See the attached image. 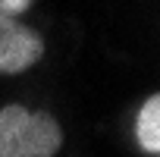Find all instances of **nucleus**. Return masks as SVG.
Wrapping results in <instances>:
<instances>
[{
	"label": "nucleus",
	"mask_w": 160,
	"mask_h": 157,
	"mask_svg": "<svg viewBox=\"0 0 160 157\" xmlns=\"http://www.w3.org/2000/svg\"><path fill=\"white\" fill-rule=\"evenodd\" d=\"M63 148V126L50 110L25 104L0 107V157H57Z\"/></svg>",
	"instance_id": "1"
},
{
	"label": "nucleus",
	"mask_w": 160,
	"mask_h": 157,
	"mask_svg": "<svg viewBox=\"0 0 160 157\" xmlns=\"http://www.w3.org/2000/svg\"><path fill=\"white\" fill-rule=\"evenodd\" d=\"M44 57V35L19 19L0 16V75H19Z\"/></svg>",
	"instance_id": "2"
},
{
	"label": "nucleus",
	"mask_w": 160,
	"mask_h": 157,
	"mask_svg": "<svg viewBox=\"0 0 160 157\" xmlns=\"http://www.w3.org/2000/svg\"><path fill=\"white\" fill-rule=\"evenodd\" d=\"M135 141L144 154H160V94H148L135 113Z\"/></svg>",
	"instance_id": "3"
},
{
	"label": "nucleus",
	"mask_w": 160,
	"mask_h": 157,
	"mask_svg": "<svg viewBox=\"0 0 160 157\" xmlns=\"http://www.w3.org/2000/svg\"><path fill=\"white\" fill-rule=\"evenodd\" d=\"M25 10H32L28 0H0V16H7V19H19Z\"/></svg>",
	"instance_id": "4"
}]
</instances>
